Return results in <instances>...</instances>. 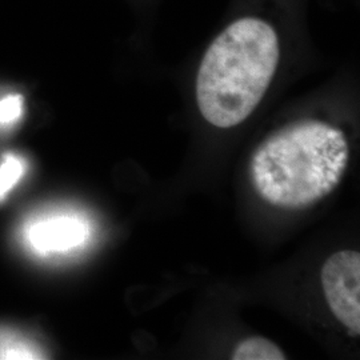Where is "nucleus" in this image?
Returning <instances> with one entry per match:
<instances>
[{"mask_svg":"<svg viewBox=\"0 0 360 360\" xmlns=\"http://www.w3.org/2000/svg\"><path fill=\"white\" fill-rule=\"evenodd\" d=\"M311 0H230L195 74V104L210 126L243 124L281 72L309 43Z\"/></svg>","mask_w":360,"mask_h":360,"instance_id":"nucleus-1","label":"nucleus"},{"mask_svg":"<svg viewBox=\"0 0 360 360\" xmlns=\"http://www.w3.org/2000/svg\"><path fill=\"white\" fill-rule=\"evenodd\" d=\"M343 129L318 117L296 119L257 146L250 172L257 195L283 210L312 206L334 191L347 169Z\"/></svg>","mask_w":360,"mask_h":360,"instance_id":"nucleus-2","label":"nucleus"},{"mask_svg":"<svg viewBox=\"0 0 360 360\" xmlns=\"http://www.w3.org/2000/svg\"><path fill=\"white\" fill-rule=\"evenodd\" d=\"M323 292L335 318L354 335L360 334V254L345 250L323 264Z\"/></svg>","mask_w":360,"mask_h":360,"instance_id":"nucleus-3","label":"nucleus"},{"mask_svg":"<svg viewBox=\"0 0 360 360\" xmlns=\"http://www.w3.org/2000/svg\"><path fill=\"white\" fill-rule=\"evenodd\" d=\"M89 236L84 220L70 214H41L28 219L22 238L27 250L40 257L77 250Z\"/></svg>","mask_w":360,"mask_h":360,"instance_id":"nucleus-4","label":"nucleus"},{"mask_svg":"<svg viewBox=\"0 0 360 360\" xmlns=\"http://www.w3.org/2000/svg\"><path fill=\"white\" fill-rule=\"evenodd\" d=\"M43 352L22 334L0 328V359H41Z\"/></svg>","mask_w":360,"mask_h":360,"instance_id":"nucleus-5","label":"nucleus"},{"mask_svg":"<svg viewBox=\"0 0 360 360\" xmlns=\"http://www.w3.org/2000/svg\"><path fill=\"white\" fill-rule=\"evenodd\" d=\"M233 360H283V351L266 338L254 336L240 342L232 352Z\"/></svg>","mask_w":360,"mask_h":360,"instance_id":"nucleus-6","label":"nucleus"},{"mask_svg":"<svg viewBox=\"0 0 360 360\" xmlns=\"http://www.w3.org/2000/svg\"><path fill=\"white\" fill-rule=\"evenodd\" d=\"M27 160L18 154H6L0 162V202L26 175Z\"/></svg>","mask_w":360,"mask_h":360,"instance_id":"nucleus-7","label":"nucleus"},{"mask_svg":"<svg viewBox=\"0 0 360 360\" xmlns=\"http://www.w3.org/2000/svg\"><path fill=\"white\" fill-rule=\"evenodd\" d=\"M20 116V99L7 98L0 103V124L13 123Z\"/></svg>","mask_w":360,"mask_h":360,"instance_id":"nucleus-8","label":"nucleus"},{"mask_svg":"<svg viewBox=\"0 0 360 360\" xmlns=\"http://www.w3.org/2000/svg\"><path fill=\"white\" fill-rule=\"evenodd\" d=\"M138 1L142 3V6H144L146 11L150 13V16H151V13H155L158 4H159L162 0H138Z\"/></svg>","mask_w":360,"mask_h":360,"instance_id":"nucleus-9","label":"nucleus"}]
</instances>
